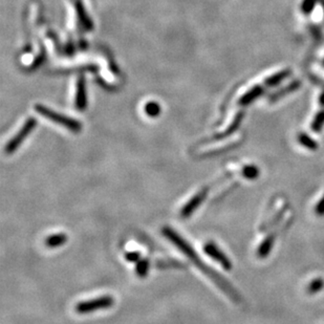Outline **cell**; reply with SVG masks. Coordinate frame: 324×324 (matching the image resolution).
Returning <instances> with one entry per match:
<instances>
[{
	"instance_id": "cell-1",
	"label": "cell",
	"mask_w": 324,
	"mask_h": 324,
	"mask_svg": "<svg viewBox=\"0 0 324 324\" xmlns=\"http://www.w3.org/2000/svg\"><path fill=\"white\" fill-rule=\"evenodd\" d=\"M162 232L164 234V236L166 238H168L174 245H176V247L188 257L190 260L194 262L200 271L204 272L209 278H211L212 281H213L222 290V292L233 301V302H236V303L240 302L241 296L238 294L237 290L230 284L228 280H226L225 278H222L219 273H217L213 269H211V267L208 266L203 260H200L194 249H192L191 245H190L181 235H178L174 230H172L169 227L163 228Z\"/></svg>"
},
{
	"instance_id": "cell-5",
	"label": "cell",
	"mask_w": 324,
	"mask_h": 324,
	"mask_svg": "<svg viewBox=\"0 0 324 324\" xmlns=\"http://www.w3.org/2000/svg\"><path fill=\"white\" fill-rule=\"evenodd\" d=\"M204 251L208 256L211 257L212 259H214L216 262H218L223 267V269L227 270V271L232 270L231 260L228 258V256L225 253H223L214 242H212V241L207 242L205 244V247H204Z\"/></svg>"
},
{
	"instance_id": "cell-15",
	"label": "cell",
	"mask_w": 324,
	"mask_h": 324,
	"mask_svg": "<svg viewBox=\"0 0 324 324\" xmlns=\"http://www.w3.org/2000/svg\"><path fill=\"white\" fill-rule=\"evenodd\" d=\"M315 211H316V213L318 215H324V195L321 197V199L319 200V203L316 205V208H315Z\"/></svg>"
},
{
	"instance_id": "cell-11",
	"label": "cell",
	"mask_w": 324,
	"mask_h": 324,
	"mask_svg": "<svg viewBox=\"0 0 324 324\" xmlns=\"http://www.w3.org/2000/svg\"><path fill=\"white\" fill-rule=\"evenodd\" d=\"M242 175L249 180H255L259 175V170L255 166H245L242 169Z\"/></svg>"
},
{
	"instance_id": "cell-6",
	"label": "cell",
	"mask_w": 324,
	"mask_h": 324,
	"mask_svg": "<svg viewBox=\"0 0 324 324\" xmlns=\"http://www.w3.org/2000/svg\"><path fill=\"white\" fill-rule=\"evenodd\" d=\"M208 190L209 188H204L202 190H199V191L183 207L181 211V216L183 218H188L191 216L192 213H194L196 209L199 207V205L202 204L205 200V198L207 197Z\"/></svg>"
},
{
	"instance_id": "cell-4",
	"label": "cell",
	"mask_w": 324,
	"mask_h": 324,
	"mask_svg": "<svg viewBox=\"0 0 324 324\" xmlns=\"http://www.w3.org/2000/svg\"><path fill=\"white\" fill-rule=\"evenodd\" d=\"M36 126V120L30 119L26 124L21 127V129L17 132V135L14 136L11 141L7 144L6 146V153L11 154L17 150V148L20 146L24 142V140L30 135V132L35 128Z\"/></svg>"
},
{
	"instance_id": "cell-10",
	"label": "cell",
	"mask_w": 324,
	"mask_h": 324,
	"mask_svg": "<svg viewBox=\"0 0 324 324\" xmlns=\"http://www.w3.org/2000/svg\"><path fill=\"white\" fill-rule=\"evenodd\" d=\"M324 286V280L322 278H316L312 280L308 286H307V292L310 294H315L318 293L319 290H321Z\"/></svg>"
},
{
	"instance_id": "cell-7",
	"label": "cell",
	"mask_w": 324,
	"mask_h": 324,
	"mask_svg": "<svg viewBox=\"0 0 324 324\" xmlns=\"http://www.w3.org/2000/svg\"><path fill=\"white\" fill-rule=\"evenodd\" d=\"M66 241H68V236H66L63 233H58V234H54V235L47 237L46 245L48 248L55 249V248L61 247V245H63Z\"/></svg>"
},
{
	"instance_id": "cell-8",
	"label": "cell",
	"mask_w": 324,
	"mask_h": 324,
	"mask_svg": "<svg viewBox=\"0 0 324 324\" xmlns=\"http://www.w3.org/2000/svg\"><path fill=\"white\" fill-rule=\"evenodd\" d=\"M274 241H275V236L274 235L267 236L258 247V250H257V255H258L259 257H261V258H264V257L271 252L272 247L274 244Z\"/></svg>"
},
{
	"instance_id": "cell-13",
	"label": "cell",
	"mask_w": 324,
	"mask_h": 324,
	"mask_svg": "<svg viewBox=\"0 0 324 324\" xmlns=\"http://www.w3.org/2000/svg\"><path fill=\"white\" fill-rule=\"evenodd\" d=\"M141 258V254L139 252H128L125 254V259L130 262H138L140 261Z\"/></svg>"
},
{
	"instance_id": "cell-9",
	"label": "cell",
	"mask_w": 324,
	"mask_h": 324,
	"mask_svg": "<svg viewBox=\"0 0 324 324\" xmlns=\"http://www.w3.org/2000/svg\"><path fill=\"white\" fill-rule=\"evenodd\" d=\"M149 267H150V262H149L148 259H142V260L138 261L137 269H136V272H137L138 276L140 278L146 277L147 273L149 271Z\"/></svg>"
},
{
	"instance_id": "cell-12",
	"label": "cell",
	"mask_w": 324,
	"mask_h": 324,
	"mask_svg": "<svg viewBox=\"0 0 324 324\" xmlns=\"http://www.w3.org/2000/svg\"><path fill=\"white\" fill-rule=\"evenodd\" d=\"M77 104L79 108H83L82 106L85 105V89L83 80L80 79L79 84H78V95H77Z\"/></svg>"
},
{
	"instance_id": "cell-3",
	"label": "cell",
	"mask_w": 324,
	"mask_h": 324,
	"mask_svg": "<svg viewBox=\"0 0 324 324\" xmlns=\"http://www.w3.org/2000/svg\"><path fill=\"white\" fill-rule=\"evenodd\" d=\"M36 110L40 115H42L44 118H47L55 123H57L59 125H62L66 128H69L72 131H79L81 129V124L78 121L71 119V118H66L62 115H59L57 113H55L53 110L48 109L47 107L41 106V105H37L36 106Z\"/></svg>"
},
{
	"instance_id": "cell-14",
	"label": "cell",
	"mask_w": 324,
	"mask_h": 324,
	"mask_svg": "<svg viewBox=\"0 0 324 324\" xmlns=\"http://www.w3.org/2000/svg\"><path fill=\"white\" fill-rule=\"evenodd\" d=\"M146 113L150 116V117H155L156 115H158L160 113V107L154 104V103H149L147 106H146Z\"/></svg>"
},
{
	"instance_id": "cell-2",
	"label": "cell",
	"mask_w": 324,
	"mask_h": 324,
	"mask_svg": "<svg viewBox=\"0 0 324 324\" xmlns=\"http://www.w3.org/2000/svg\"><path fill=\"white\" fill-rule=\"evenodd\" d=\"M115 304V299L111 296H101L87 301H82L78 303L75 308L79 314H88L99 309H105Z\"/></svg>"
}]
</instances>
